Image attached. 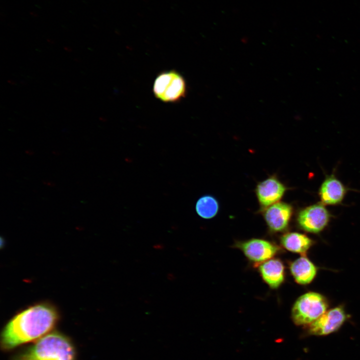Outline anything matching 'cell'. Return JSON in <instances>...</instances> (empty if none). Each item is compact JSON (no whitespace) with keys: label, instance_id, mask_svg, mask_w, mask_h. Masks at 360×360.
<instances>
[{"label":"cell","instance_id":"obj_1","mask_svg":"<svg viewBox=\"0 0 360 360\" xmlns=\"http://www.w3.org/2000/svg\"><path fill=\"white\" fill-rule=\"evenodd\" d=\"M56 308L46 302L31 306L16 314L2 334L1 346L10 350L42 337L50 332L58 320Z\"/></svg>","mask_w":360,"mask_h":360},{"label":"cell","instance_id":"obj_2","mask_svg":"<svg viewBox=\"0 0 360 360\" xmlns=\"http://www.w3.org/2000/svg\"><path fill=\"white\" fill-rule=\"evenodd\" d=\"M74 348L68 339L56 332L46 334L14 360H74Z\"/></svg>","mask_w":360,"mask_h":360},{"label":"cell","instance_id":"obj_3","mask_svg":"<svg viewBox=\"0 0 360 360\" xmlns=\"http://www.w3.org/2000/svg\"><path fill=\"white\" fill-rule=\"evenodd\" d=\"M328 302L321 294L308 292L300 296L294 302L292 310L293 322L298 326L312 323L327 310Z\"/></svg>","mask_w":360,"mask_h":360},{"label":"cell","instance_id":"obj_4","mask_svg":"<svg viewBox=\"0 0 360 360\" xmlns=\"http://www.w3.org/2000/svg\"><path fill=\"white\" fill-rule=\"evenodd\" d=\"M152 92L156 98L164 102H176L187 93L186 82L180 73L175 70L164 71L156 77Z\"/></svg>","mask_w":360,"mask_h":360},{"label":"cell","instance_id":"obj_5","mask_svg":"<svg viewBox=\"0 0 360 360\" xmlns=\"http://www.w3.org/2000/svg\"><path fill=\"white\" fill-rule=\"evenodd\" d=\"M250 262L256 265L272 258L280 252V248L276 244L260 238H252L234 244Z\"/></svg>","mask_w":360,"mask_h":360},{"label":"cell","instance_id":"obj_6","mask_svg":"<svg viewBox=\"0 0 360 360\" xmlns=\"http://www.w3.org/2000/svg\"><path fill=\"white\" fill-rule=\"evenodd\" d=\"M330 214L322 204H316L302 210L298 216V222L303 230L316 234L328 225Z\"/></svg>","mask_w":360,"mask_h":360},{"label":"cell","instance_id":"obj_7","mask_svg":"<svg viewBox=\"0 0 360 360\" xmlns=\"http://www.w3.org/2000/svg\"><path fill=\"white\" fill-rule=\"evenodd\" d=\"M347 315L341 306L326 311L309 324L308 332L315 336H325L338 330L346 320Z\"/></svg>","mask_w":360,"mask_h":360},{"label":"cell","instance_id":"obj_8","mask_svg":"<svg viewBox=\"0 0 360 360\" xmlns=\"http://www.w3.org/2000/svg\"><path fill=\"white\" fill-rule=\"evenodd\" d=\"M292 214V206L284 202H278L266 209L264 216L269 229L280 232L288 226Z\"/></svg>","mask_w":360,"mask_h":360},{"label":"cell","instance_id":"obj_9","mask_svg":"<svg viewBox=\"0 0 360 360\" xmlns=\"http://www.w3.org/2000/svg\"><path fill=\"white\" fill-rule=\"evenodd\" d=\"M286 187L276 177H270L260 182L256 186V194L260 205L269 206L280 200Z\"/></svg>","mask_w":360,"mask_h":360},{"label":"cell","instance_id":"obj_10","mask_svg":"<svg viewBox=\"0 0 360 360\" xmlns=\"http://www.w3.org/2000/svg\"><path fill=\"white\" fill-rule=\"evenodd\" d=\"M258 270L264 281L271 288H278L284 280V266L278 258H271L261 263Z\"/></svg>","mask_w":360,"mask_h":360},{"label":"cell","instance_id":"obj_11","mask_svg":"<svg viewBox=\"0 0 360 360\" xmlns=\"http://www.w3.org/2000/svg\"><path fill=\"white\" fill-rule=\"evenodd\" d=\"M346 189L334 175L327 176L322 183L319 196L323 204L336 205L343 200Z\"/></svg>","mask_w":360,"mask_h":360},{"label":"cell","instance_id":"obj_12","mask_svg":"<svg viewBox=\"0 0 360 360\" xmlns=\"http://www.w3.org/2000/svg\"><path fill=\"white\" fill-rule=\"evenodd\" d=\"M290 270L295 281L302 285L312 282L317 272L315 265L306 256L292 262L290 265Z\"/></svg>","mask_w":360,"mask_h":360},{"label":"cell","instance_id":"obj_13","mask_svg":"<svg viewBox=\"0 0 360 360\" xmlns=\"http://www.w3.org/2000/svg\"><path fill=\"white\" fill-rule=\"evenodd\" d=\"M281 245L286 250L302 255H306L312 244V241L306 235L290 232L284 234L280 238Z\"/></svg>","mask_w":360,"mask_h":360},{"label":"cell","instance_id":"obj_14","mask_svg":"<svg viewBox=\"0 0 360 360\" xmlns=\"http://www.w3.org/2000/svg\"><path fill=\"white\" fill-rule=\"evenodd\" d=\"M196 210L198 215L201 218L210 219L217 214L219 205L217 200L212 196H204L197 201Z\"/></svg>","mask_w":360,"mask_h":360}]
</instances>
